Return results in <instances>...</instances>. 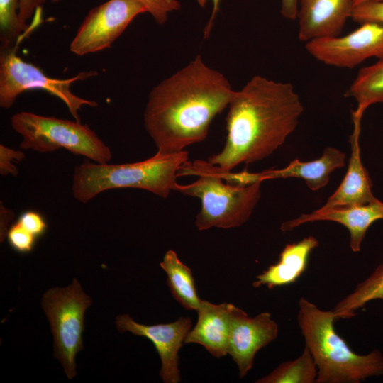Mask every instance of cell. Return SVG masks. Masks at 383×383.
<instances>
[{
  "label": "cell",
  "mask_w": 383,
  "mask_h": 383,
  "mask_svg": "<svg viewBox=\"0 0 383 383\" xmlns=\"http://www.w3.org/2000/svg\"><path fill=\"white\" fill-rule=\"evenodd\" d=\"M234 91L227 78L200 55L160 82L150 91L143 115L157 151L179 152L203 141Z\"/></svg>",
  "instance_id": "cell-1"
},
{
  "label": "cell",
  "mask_w": 383,
  "mask_h": 383,
  "mask_svg": "<svg viewBox=\"0 0 383 383\" xmlns=\"http://www.w3.org/2000/svg\"><path fill=\"white\" fill-rule=\"evenodd\" d=\"M228 108L226 143L208 158L224 172L270 156L295 130L304 111L292 84L262 76L235 91Z\"/></svg>",
  "instance_id": "cell-2"
},
{
  "label": "cell",
  "mask_w": 383,
  "mask_h": 383,
  "mask_svg": "<svg viewBox=\"0 0 383 383\" xmlns=\"http://www.w3.org/2000/svg\"><path fill=\"white\" fill-rule=\"evenodd\" d=\"M297 321L316 362V383H360L383 375V353L374 349L360 355L352 350L334 328L335 315L304 297L299 301Z\"/></svg>",
  "instance_id": "cell-3"
},
{
  "label": "cell",
  "mask_w": 383,
  "mask_h": 383,
  "mask_svg": "<svg viewBox=\"0 0 383 383\" xmlns=\"http://www.w3.org/2000/svg\"><path fill=\"white\" fill-rule=\"evenodd\" d=\"M187 175L198 178L189 184L177 183L174 191L201 200V208L195 220L199 231L243 225L260 199L261 182L248 184L227 182L219 168L208 160L185 162L179 167L177 177Z\"/></svg>",
  "instance_id": "cell-4"
},
{
  "label": "cell",
  "mask_w": 383,
  "mask_h": 383,
  "mask_svg": "<svg viewBox=\"0 0 383 383\" xmlns=\"http://www.w3.org/2000/svg\"><path fill=\"white\" fill-rule=\"evenodd\" d=\"M188 160V152L157 153L140 162L125 164L83 162L75 167L72 190L74 198L87 203L112 189L147 190L167 198L174 190L177 172Z\"/></svg>",
  "instance_id": "cell-5"
},
{
  "label": "cell",
  "mask_w": 383,
  "mask_h": 383,
  "mask_svg": "<svg viewBox=\"0 0 383 383\" xmlns=\"http://www.w3.org/2000/svg\"><path fill=\"white\" fill-rule=\"evenodd\" d=\"M11 124L22 136V150L52 152L65 148L99 164L109 163L112 158L110 148L81 121L20 111L11 116Z\"/></svg>",
  "instance_id": "cell-6"
},
{
  "label": "cell",
  "mask_w": 383,
  "mask_h": 383,
  "mask_svg": "<svg viewBox=\"0 0 383 383\" xmlns=\"http://www.w3.org/2000/svg\"><path fill=\"white\" fill-rule=\"evenodd\" d=\"M18 45L1 48L0 52V106L11 108L17 97L28 90H43L62 101L70 114L77 121H81L79 111L83 106L95 107L97 103L75 95L71 85L97 75L96 71L79 72L68 79H55L47 76L33 63L24 61L18 56Z\"/></svg>",
  "instance_id": "cell-7"
},
{
  "label": "cell",
  "mask_w": 383,
  "mask_h": 383,
  "mask_svg": "<svg viewBox=\"0 0 383 383\" xmlns=\"http://www.w3.org/2000/svg\"><path fill=\"white\" fill-rule=\"evenodd\" d=\"M91 304L77 279L66 287L47 290L42 297L53 335L54 357L61 362L69 379L77 374L75 357L83 350L84 313Z\"/></svg>",
  "instance_id": "cell-8"
},
{
  "label": "cell",
  "mask_w": 383,
  "mask_h": 383,
  "mask_svg": "<svg viewBox=\"0 0 383 383\" xmlns=\"http://www.w3.org/2000/svg\"><path fill=\"white\" fill-rule=\"evenodd\" d=\"M148 12L140 0H108L91 9L70 45V50L82 56L111 46L131 22Z\"/></svg>",
  "instance_id": "cell-9"
},
{
  "label": "cell",
  "mask_w": 383,
  "mask_h": 383,
  "mask_svg": "<svg viewBox=\"0 0 383 383\" xmlns=\"http://www.w3.org/2000/svg\"><path fill=\"white\" fill-rule=\"evenodd\" d=\"M305 47L326 65L353 68L369 57H383V24L364 23L348 35L314 39Z\"/></svg>",
  "instance_id": "cell-10"
},
{
  "label": "cell",
  "mask_w": 383,
  "mask_h": 383,
  "mask_svg": "<svg viewBox=\"0 0 383 383\" xmlns=\"http://www.w3.org/2000/svg\"><path fill=\"white\" fill-rule=\"evenodd\" d=\"M115 323L119 332H131L152 343L161 360L160 375L164 382H180L178 353L192 329L189 317H180L170 323L148 326L135 322L128 314H123L116 318Z\"/></svg>",
  "instance_id": "cell-11"
},
{
  "label": "cell",
  "mask_w": 383,
  "mask_h": 383,
  "mask_svg": "<svg viewBox=\"0 0 383 383\" xmlns=\"http://www.w3.org/2000/svg\"><path fill=\"white\" fill-rule=\"evenodd\" d=\"M278 331V325L269 312L250 317L236 307L232 318L228 354L236 363L240 378L252 369L256 353L277 337Z\"/></svg>",
  "instance_id": "cell-12"
},
{
  "label": "cell",
  "mask_w": 383,
  "mask_h": 383,
  "mask_svg": "<svg viewBox=\"0 0 383 383\" xmlns=\"http://www.w3.org/2000/svg\"><path fill=\"white\" fill-rule=\"evenodd\" d=\"M346 155L333 147H326L323 155L316 160L303 162L295 159L280 170H267L259 173L247 171L231 173L233 182L248 184L264 180L279 178H300L312 191H317L329 182L331 174L345 165Z\"/></svg>",
  "instance_id": "cell-13"
},
{
  "label": "cell",
  "mask_w": 383,
  "mask_h": 383,
  "mask_svg": "<svg viewBox=\"0 0 383 383\" xmlns=\"http://www.w3.org/2000/svg\"><path fill=\"white\" fill-rule=\"evenodd\" d=\"M353 8V0H298L299 39L340 35Z\"/></svg>",
  "instance_id": "cell-14"
},
{
  "label": "cell",
  "mask_w": 383,
  "mask_h": 383,
  "mask_svg": "<svg viewBox=\"0 0 383 383\" xmlns=\"http://www.w3.org/2000/svg\"><path fill=\"white\" fill-rule=\"evenodd\" d=\"M383 219V202L379 199L362 205L342 209L313 211L296 218L285 221L280 227L283 231L294 229L304 223L317 221L336 222L345 226L350 234V247L357 252L361 249L366 233L373 223Z\"/></svg>",
  "instance_id": "cell-15"
},
{
  "label": "cell",
  "mask_w": 383,
  "mask_h": 383,
  "mask_svg": "<svg viewBox=\"0 0 383 383\" xmlns=\"http://www.w3.org/2000/svg\"><path fill=\"white\" fill-rule=\"evenodd\" d=\"M353 121L354 129L350 137L351 154L346 174L338 188L321 209L349 208L378 199L372 194V179L360 157L361 120L353 118Z\"/></svg>",
  "instance_id": "cell-16"
},
{
  "label": "cell",
  "mask_w": 383,
  "mask_h": 383,
  "mask_svg": "<svg viewBox=\"0 0 383 383\" xmlns=\"http://www.w3.org/2000/svg\"><path fill=\"white\" fill-rule=\"evenodd\" d=\"M236 307L232 304H216L201 300L196 311L198 321L188 333L184 343L199 344L217 358L226 355Z\"/></svg>",
  "instance_id": "cell-17"
},
{
  "label": "cell",
  "mask_w": 383,
  "mask_h": 383,
  "mask_svg": "<svg viewBox=\"0 0 383 383\" xmlns=\"http://www.w3.org/2000/svg\"><path fill=\"white\" fill-rule=\"evenodd\" d=\"M318 245V241L313 236L287 244L279 254L278 262L260 274L252 286L265 285L271 289L294 283L306 270L309 256Z\"/></svg>",
  "instance_id": "cell-18"
},
{
  "label": "cell",
  "mask_w": 383,
  "mask_h": 383,
  "mask_svg": "<svg viewBox=\"0 0 383 383\" xmlns=\"http://www.w3.org/2000/svg\"><path fill=\"white\" fill-rule=\"evenodd\" d=\"M160 265L167 274V284L174 299L184 309L197 311L201 300L197 295L192 270L172 250L166 252Z\"/></svg>",
  "instance_id": "cell-19"
},
{
  "label": "cell",
  "mask_w": 383,
  "mask_h": 383,
  "mask_svg": "<svg viewBox=\"0 0 383 383\" xmlns=\"http://www.w3.org/2000/svg\"><path fill=\"white\" fill-rule=\"evenodd\" d=\"M357 102L352 118L362 120L365 110L372 104L383 102V57L376 63L362 68L345 94Z\"/></svg>",
  "instance_id": "cell-20"
},
{
  "label": "cell",
  "mask_w": 383,
  "mask_h": 383,
  "mask_svg": "<svg viewBox=\"0 0 383 383\" xmlns=\"http://www.w3.org/2000/svg\"><path fill=\"white\" fill-rule=\"evenodd\" d=\"M377 299L383 301V262L350 294L339 301L332 311L335 320L350 318L367 302Z\"/></svg>",
  "instance_id": "cell-21"
},
{
  "label": "cell",
  "mask_w": 383,
  "mask_h": 383,
  "mask_svg": "<svg viewBox=\"0 0 383 383\" xmlns=\"http://www.w3.org/2000/svg\"><path fill=\"white\" fill-rule=\"evenodd\" d=\"M318 370L309 348L305 346L301 355L292 361L280 364L257 383H313Z\"/></svg>",
  "instance_id": "cell-22"
},
{
  "label": "cell",
  "mask_w": 383,
  "mask_h": 383,
  "mask_svg": "<svg viewBox=\"0 0 383 383\" xmlns=\"http://www.w3.org/2000/svg\"><path fill=\"white\" fill-rule=\"evenodd\" d=\"M20 0H0L1 48L18 45L28 32L36 26L32 24L26 28L19 17Z\"/></svg>",
  "instance_id": "cell-23"
},
{
  "label": "cell",
  "mask_w": 383,
  "mask_h": 383,
  "mask_svg": "<svg viewBox=\"0 0 383 383\" xmlns=\"http://www.w3.org/2000/svg\"><path fill=\"white\" fill-rule=\"evenodd\" d=\"M6 238L10 246L20 253L32 251L37 239L17 221L9 227Z\"/></svg>",
  "instance_id": "cell-24"
},
{
  "label": "cell",
  "mask_w": 383,
  "mask_h": 383,
  "mask_svg": "<svg viewBox=\"0 0 383 383\" xmlns=\"http://www.w3.org/2000/svg\"><path fill=\"white\" fill-rule=\"evenodd\" d=\"M350 18L360 24H383V1H367L354 6Z\"/></svg>",
  "instance_id": "cell-25"
},
{
  "label": "cell",
  "mask_w": 383,
  "mask_h": 383,
  "mask_svg": "<svg viewBox=\"0 0 383 383\" xmlns=\"http://www.w3.org/2000/svg\"><path fill=\"white\" fill-rule=\"evenodd\" d=\"M146 7L155 21L160 25L164 24L168 18V13L180 9L177 0H140Z\"/></svg>",
  "instance_id": "cell-26"
},
{
  "label": "cell",
  "mask_w": 383,
  "mask_h": 383,
  "mask_svg": "<svg viewBox=\"0 0 383 383\" xmlns=\"http://www.w3.org/2000/svg\"><path fill=\"white\" fill-rule=\"evenodd\" d=\"M25 154L21 150H15L4 145H0V173L3 176H16L18 173L16 165L23 160Z\"/></svg>",
  "instance_id": "cell-27"
},
{
  "label": "cell",
  "mask_w": 383,
  "mask_h": 383,
  "mask_svg": "<svg viewBox=\"0 0 383 383\" xmlns=\"http://www.w3.org/2000/svg\"><path fill=\"white\" fill-rule=\"evenodd\" d=\"M17 222L37 238L41 237L47 230V223L38 211L30 210L21 214Z\"/></svg>",
  "instance_id": "cell-28"
},
{
  "label": "cell",
  "mask_w": 383,
  "mask_h": 383,
  "mask_svg": "<svg viewBox=\"0 0 383 383\" xmlns=\"http://www.w3.org/2000/svg\"><path fill=\"white\" fill-rule=\"evenodd\" d=\"M46 0H20L19 17L23 26L28 28V21L35 14H41L42 6Z\"/></svg>",
  "instance_id": "cell-29"
},
{
  "label": "cell",
  "mask_w": 383,
  "mask_h": 383,
  "mask_svg": "<svg viewBox=\"0 0 383 383\" xmlns=\"http://www.w3.org/2000/svg\"><path fill=\"white\" fill-rule=\"evenodd\" d=\"M280 12L288 20H296L298 13V0H281Z\"/></svg>",
  "instance_id": "cell-30"
},
{
  "label": "cell",
  "mask_w": 383,
  "mask_h": 383,
  "mask_svg": "<svg viewBox=\"0 0 383 383\" xmlns=\"http://www.w3.org/2000/svg\"><path fill=\"white\" fill-rule=\"evenodd\" d=\"M14 213L12 210L5 207L2 202L0 204V217H1V239L6 237L8 231L7 226L9 222L13 219Z\"/></svg>",
  "instance_id": "cell-31"
},
{
  "label": "cell",
  "mask_w": 383,
  "mask_h": 383,
  "mask_svg": "<svg viewBox=\"0 0 383 383\" xmlns=\"http://www.w3.org/2000/svg\"><path fill=\"white\" fill-rule=\"evenodd\" d=\"M196 1H197V3L199 4V6H201V7H204L208 0H196ZM211 1L213 3V10H212L211 17L204 31V38H208L211 31L216 13L218 11L221 0H211Z\"/></svg>",
  "instance_id": "cell-32"
},
{
  "label": "cell",
  "mask_w": 383,
  "mask_h": 383,
  "mask_svg": "<svg viewBox=\"0 0 383 383\" xmlns=\"http://www.w3.org/2000/svg\"><path fill=\"white\" fill-rule=\"evenodd\" d=\"M367 1H383V0H353V6Z\"/></svg>",
  "instance_id": "cell-33"
},
{
  "label": "cell",
  "mask_w": 383,
  "mask_h": 383,
  "mask_svg": "<svg viewBox=\"0 0 383 383\" xmlns=\"http://www.w3.org/2000/svg\"><path fill=\"white\" fill-rule=\"evenodd\" d=\"M52 3H57L60 1L61 0H50Z\"/></svg>",
  "instance_id": "cell-34"
}]
</instances>
